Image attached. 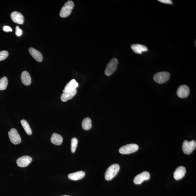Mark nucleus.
I'll list each match as a JSON object with an SVG mask.
<instances>
[{
  "label": "nucleus",
  "instance_id": "obj_12",
  "mask_svg": "<svg viewBox=\"0 0 196 196\" xmlns=\"http://www.w3.org/2000/svg\"><path fill=\"white\" fill-rule=\"evenodd\" d=\"M11 18L13 22L16 24H22L24 22V16L20 13L14 11L11 14Z\"/></svg>",
  "mask_w": 196,
  "mask_h": 196
},
{
  "label": "nucleus",
  "instance_id": "obj_23",
  "mask_svg": "<svg viewBox=\"0 0 196 196\" xmlns=\"http://www.w3.org/2000/svg\"><path fill=\"white\" fill-rule=\"evenodd\" d=\"M78 143L77 138H73L71 140V150L72 152L74 153L77 147Z\"/></svg>",
  "mask_w": 196,
  "mask_h": 196
},
{
  "label": "nucleus",
  "instance_id": "obj_28",
  "mask_svg": "<svg viewBox=\"0 0 196 196\" xmlns=\"http://www.w3.org/2000/svg\"><path fill=\"white\" fill-rule=\"evenodd\" d=\"M70 196L67 195H63V196Z\"/></svg>",
  "mask_w": 196,
  "mask_h": 196
},
{
  "label": "nucleus",
  "instance_id": "obj_18",
  "mask_svg": "<svg viewBox=\"0 0 196 196\" xmlns=\"http://www.w3.org/2000/svg\"><path fill=\"white\" fill-rule=\"evenodd\" d=\"M51 141L54 145H60L63 143V138L59 134L54 133L52 135Z\"/></svg>",
  "mask_w": 196,
  "mask_h": 196
},
{
  "label": "nucleus",
  "instance_id": "obj_7",
  "mask_svg": "<svg viewBox=\"0 0 196 196\" xmlns=\"http://www.w3.org/2000/svg\"><path fill=\"white\" fill-rule=\"evenodd\" d=\"M9 136L11 143L14 145L20 143L21 138L17 130L14 128H12L9 132Z\"/></svg>",
  "mask_w": 196,
  "mask_h": 196
},
{
  "label": "nucleus",
  "instance_id": "obj_13",
  "mask_svg": "<svg viewBox=\"0 0 196 196\" xmlns=\"http://www.w3.org/2000/svg\"><path fill=\"white\" fill-rule=\"evenodd\" d=\"M186 172L185 167L182 166L179 167L174 172V177L175 179L176 180L181 179L185 176Z\"/></svg>",
  "mask_w": 196,
  "mask_h": 196
},
{
  "label": "nucleus",
  "instance_id": "obj_16",
  "mask_svg": "<svg viewBox=\"0 0 196 196\" xmlns=\"http://www.w3.org/2000/svg\"><path fill=\"white\" fill-rule=\"evenodd\" d=\"M85 174V172L83 171H80L69 174L68 178L71 180H77L83 178Z\"/></svg>",
  "mask_w": 196,
  "mask_h": 196
},
{
  "label": "nucleus",
  "instance_id": "obj_5",
  "mask_svg": "<svg viewBox=\"0 0 196 196\" xmlns=\"http://www.w3.org/2000/svg\"><path fill=\"white\" fill-rule=\"evenodd\" d=\"M196 143L194 140L188 141L185 140L182 145V150L183 152L186 154H189L196 149Z\"/></svg>",
  "mask_w": 196,
  "mask_h": 196
},
{
  "label": "nucleus",
  "instance_id": "obj_11",
  "mask_svg": "<svg viewBox=\"0 0 196 196\" xmlns=\"http://www.w3.org/2000/svg\"><path fill=\"white\" fill-rule=\"evenodd\" d=\"M77 93V90L75 89L71 91L63 90V93L61 95V99L63 102H66L68 100L71 99Z\"/></svg>",
  "mask_w": 196,
  "mask_h": 196
},
{
  "label": "nucleus",
  "instance_id": "obj_15",
  "mask_svg": "<svg viewBox=\"0 0 196 196\" xmlns=\"http://www.w3.org/2000/svg\"><path fill=\"white\" fill-rule=\"evenodd\" d=\"M131 48L134 53L141 54L143 52L148 51L147 48L146 46L140 44H134L131 45Z\"/></svg>",
  "mask_w": 196,
  "mask_h": 196
},
{
  "label": "nucleus",
  "instance_id": "obj_3",
  "mask_svg": "<svg viewBox=\"0 0 196 196\" xmlns=\"http://www.w3.org/2000/svg\"><path fill=\"white\" fill-rule=\"evenodd\" d=\"M170 74L167 72H158L154 76V80L159 84H163L168 81L169 79Z\"/></svg>",
  "mask_w": 196,
  "mask_h": 196
},
{
  "label": "nucleus",
  "instance_id": "obj_22",
  "mask_svg": "<svg viewBox=\"0 0 196 196\" xmlns=\"http://www.w3.org/2000/svg\"><path fill=\"white\" fill-rule=\"evenodd\" d=\"M8 85V79L6 77L0 79V91H3L6 89Z\"/></svg>",
  "mask_w": 196,
  "mask_h": 196
},
{
  "label": "nucleus",
  "instance_id": "obj_6",
  "mask_svg": "<svg viewBox=\"0 0 196 196\" xmlns=\"http://www.w3.org/2000/svg\"><path fill=\"white\" fill-rule=\"evenodd\" d=\"M118 64V61L116 58L111 59L107 65L105 70V74L109 76L112 74L116 70Z\"/></svg>",
  "mask_w": 196,
  "mask_h": 196
},
{
  "label": "nucleus",
  "instance_id": "obj_10",
  "mask_svg": "<svg viewBox=\"0 0 196 196\" xmlns=\"http://www.w3.org/2000/svg\"><path fill=\"white\" fill-rule=\"evenodd\" d=\"M189 93V88L187 85H185L180 86L177 91V95L181 98L187 97Z\"/></svg>",
  "mask_w": 196,
  "mask_h": 196
},
{
  "label": "nucleus",
  "instance_id": "obj_17",
  "mask_svg": "<svg viewBox=\"0 0 196 196\" xmlns=\"http://www.w3.org/2000/svg\"><path fill=\"white\" fill-rule=\"evenodd\" d=\"M21 80L24 85H29L31 82V79L30 74L28 72L24 71L22 73L21 76Z\"/></svg>",
  "mask_w": 196,
  "mask_h": 196
},
{
  "label": "nucleus",
  "instance_id": "obj_8",
  "mask_svg": "<svg viewBox=\"0 0 196 196\" xmlns=\"http://www.w3.org/2000/svg\"><path fill=\"white\" fill-rule=\"evenodd\" d=\"M150 176V174L148 172L145 171L135 177L134 179V182L136 184H141L145 180H149Z\"/></svg>",
  "mask_w": 196,
  "mask_h": 196
},
{
  "label": "nucleus",
  "instance_id": "obj_27",
  "mask_svg": "<svg viewBox=\"0 0 196 196\" xmlns=\"http://www.w3.org/2000/svg\"><path fill=\"white\" fill-rule=\"evenodd\" d=\"M3 30L4 31L6 32H12V29L10 27L5 26L3 27Z\"/></svg>",
  "mask_w": 196,
  "mask_h": 196
},
{
  "label": "nucleus",
  "instance_id": "obj_20",
  "mask_svg": "<svg viewBox=\"0 0 196 196\" xmlns=\"http://www.w3.org/2000/svg\"><path fill=\"white\" fill-rule=\"evenodd\" d=\"M82 128L86 130L91 129L92 126L91 119L88 118H84L82 122Z\"/></svg>",
  "mask_w": 196,
  "mask_h": 196
},
{
  "label": "nucleus",
  "instance_id": "obj_24",
  "mask_svg": "<svg viewBox=\"0 0 196 196\" xmlns=\"http://www.w3.org/2000/svg\"><path fill=\"white\" fill-rule=\"evenodd\" d=\"M9 56V53L6 51H0V61L5 60Z\"/></svg>",
  "mask_w": 196,
  "mask_h": 196
},
{
  "label": "nucleus",
  "instance_id": "obj_19",
  "mask_svg": "<svg viewBox=\"0 0 196 196\" xmlns=\"http://www.w3.org/2000/svg\"><path fill=\"white\" fill-rule=\"evenodd\" d=\"M78 84L75 79L71 80L65 86L64 90L67 91H72L78 87Z\"/></svg>",
  "mask_w": 196,
  "mask_h": 196
},
{
  "label": "nucleus",
  "instance_id": "obj_2",
  "mask_svg": "<svg viewBox=\"0 0 196 196\" xmlns=\"http://www.w3.org/2000/svg\"><path fill=\"white\" fill-rule=\"evenodd\" d=\"M74 5V3L72 1H69L67 2L61 9L60 13V16L63 18L68 16L71 12Z\"/></svg>",
  "mask_w": 196,
  "mask_h": 196
},
{
  "label": "nucleus",
  "instance_id": "obj_26",
  "mask_svg": "<svg viewBox=\"0 0 196 196\" xmlns=\"http://www.w3.org/2000/svg\"><path fill=\"white\" fill-rule=\"evenodd\" d=\"M158 1L160 2L167 4L172 5L173 3L172 1L170 0H158Z\"/></svg>",
  "mask_w": 196,
  "mask_h": 196
},
{
  "label": "nucleus",
  "instance_id": "obj_9",
  "mask_svg": "<svg viewBox=\"0 0 196 196\" xmlns=\"http://www.w3.org/2000/svg\"><path fill=\"white\" fill-rule=\"evenodd\" d=\"M32 161L31 157L28 156L21 157L17 159L16 163L18 166L20 167H25L28 166Z\"/></svg>",
  "mask_w": 196,
  "mask_h": 196
},
{
  "label": "nucleus",
  "instance_id": "obj_1",
  "mask_svg": "<svg viewBox=\"0 0 196 196\" xmlns=\"http://www.w3.org/2000/svg\"><path fill=\"white\" fill-rule=\"evenodd\" d=\"M120 170V166L118 164H113L105 172V180H110L114 178L118 174Z\"/></svg>",
  "mask_w": 196,
  "mask_h": 196
},
{
  "label": "nucleus",
  "instance_id": "obj_21",
  "mask_svg": "<svg viewBox=\"0 0 196 196\" xmlns=\"http://www.w3.org/2000/svg\"><path fill=\"white\" fill-rule=\"evenodd\" d=\"M21 123L27 134L29 135H31L32 134V130L27 122L26 120H22L21 121Z\"/></svg>",
  "mask_w": 196,
  "mask_h": 196
},
{
  "label": "nucleus",
  "instance_id": "obj_14",
  "mask_svg": "<svg viewBox=\"0 0 196 196\" xmlns=\"http://www.w3.org/2000/svg\"><path fill=\"white\" fill-rule=\"evenodd\" d=\"M29 52L33 57L38 62H41L43 60V56L42 54L34 48H30Z\"/></svg>",
  "mask_w": 196,
  "mask_h": 196
},
{
  "label": "nucleus",
  "instance_id": "obj_25",
  "mask_svg": "<svg viewBox=\"0 0 196 196\" xmlns=\"http://www.w3.org/2000/svg\"><path fill=\"white\" fill-rule=\"evenodd\" d=\"M15 34H16V36H20L22 34V31L18 26H17L16 27Z\"/></svg>",
  "mask_w": 196,
  "mask_h": 196
},
{
  "label": "nucleus",
  "instance_id": "obj_4",
  "mask_svg": "<svg viewBox=\"0 0 196 196\" xmlns=\"http://www.w3.org/2000/svg\"><path fill=\"white\" fill-rule=\"evenodd\" d=\"M139 149L136 144H129L123 146L119 149V152L122 154H127L135 152Z\"/></svg>",
  "mask_w": 196,
  "mask_h": 196
}]
</instances>
